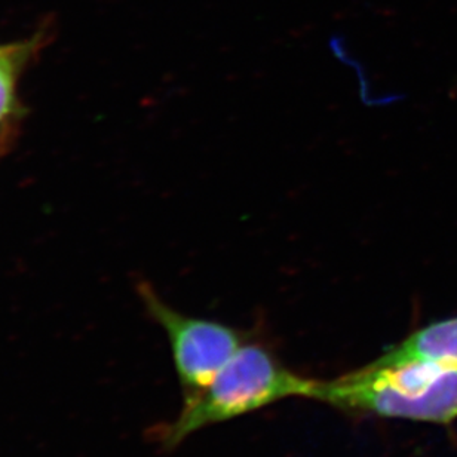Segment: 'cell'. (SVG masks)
Returning a JSON list of instances; mask_svg holds the SVG:
<instances>
[{
  "label": "cell",
  "instance_id": "6da1fadb",
  "mask_svg": "<svg viewBox=\"0 0 457 457\" xmlns=\"http://www.w3.org/2000/svg\"><path fill=\"white\" fill-rule=\"evenodd\" d=\"M312 400L352 413L450 425L457 419V369L432 362L356 370L320 382Z\"/></svg>",
  "mask_w": 457,
  "mask_h": 457
},
{
  "label": "cell",
  "instance_id": "7a4b0ae2",
  "mask_svg": "<svg viewBox=\"0 0 457 457\" xmlns=\"http://www.w3.org/2000/svg\"><path fill=\"white\" fill-rule=\"evenodd\" d=\"M318 380L287 369L266 347L242 345L204 391L185 401L179 418L162 431L168 449L199 429L302 396L312 400Z\"/></svg>",
  "mask_w": 457,
  "mask_h": 457
},
{
  "label": "cell",
  "instance_id": "3957f363",
  "mask_svg": "<svg viewBox=\"0 0 457 457\" xmlns=\"http://www.w3.org/2000/svg\"><path fill=\"white\" fill-rule=\"evenodd\" d=\"M138 295L150 317L162 327L171 343L177 374L185 401L198 395L244 345V336L232 327L177 312L163 303L147 282Z\"/></svg>",
  "mask_w": 457,
  "mask_h": 457
},
{
  "label": "cell",
  "instance_id": "277c9868",
  "mask_svg": "<svg viewBox=\"0 0 457 457\" xmlns=\"http://www.w3.org/2000/svg\"><path fill=\"white\" fill-rule=\"evenodd\" d=\"M409 362H432L457 369V317L420 327L369 365L395 367Z\"/></svg>",
  "mask_w": 457,
  "mask_h": 457
},
{
  "label": "cell",
  "instance_id": "5b68a950",
  "mask_svg": "<svg viewBox=\"0 0 457 457\" xmlns=\"http://www.w3.org/2000/svg\"><path fill=\"white\" fill-rule=\"evenodd\" d=\"M36 48L37 39L0 46V129L17 112L18 78Z\"/></svg>",
  "mask_w": 457,
  "mask_h": 457
}]
</instances>
